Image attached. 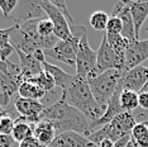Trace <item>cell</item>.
<instances>
[{
    "mask_svg": "<svg viewBox=\"0 0 148 147\" xmlns=\"http://www.w3.org/2000/svg\"><path fill=\"white\" fill-rule=\"evenodd\" d=\"M39 121L51 122L56 129L57 136L65 132H77L89 137L94 132L89 119L62 99L55 104L46 106L39 115Z\"/></svg>",
    "mask_w": 148,
    "mask_h": 147,
    "instance_id": "cell-1",
    "label": "cell"
},
{
    "mask_svg": "<svg viewBox=\"0 0 148 147\" xmlns=\"http://www.w3.org/2000/svg\"><path fill=\"white\" fill-rule=\"evenodd\" d=\"M61 99L65 100L69 105L81 112L89 119L90 124L100 119L105 113V109H103L97 104L94 98L87 79L76 74L69 86L62 90Z\"/></svg>",
    "mask_w": 148,
    "mask_h": 147,
    "instance_id": "cell-2",
    "label": "cell"
},
{
    "mask_svg": "<svg viewBox=\"0 0 148 147\" xmlns=\"http://www.w3.org/2000/svg\"><path fill=\"white\" fill-rule=\"evenodd\" d=\"M137 123L133 112H123L118 114L110 123L103 126L101 128H97L87 138L95 145H99L104 139H112L113 142H116L122 137L130 136Z\"/></svg>",
    "mask_w": 148,
    "mask_h": 147,
    "instance_id": "cell-3",
    "label": "cell"
},
{
    "mask_svg": "<svg viewBox=\"0 0 148 147\" xmlns=\"http://www.w3.org/2000/svg\"><path fill=\"white\" fill-rule=\"evenodd\" d=\"M124 74L125 72L112 69L106 70L105 72L99 74L94 78L87 79L94 98L103 109H106L108 102L114 95V93L116 91Z\"/></svg>",
    "mask_w": 148,
    "mask_h": 147,
    "instance_id": "cell-4",
    "label": "cell"
},
{
    "mask_svg": "<svg viewBox=\"0 0 148 147\" xmlns=\"http://www.w3.org/2000/svg\"><path fill=\"white\" fill-rule=\"evenodd\" d=\"M96 51L90 47L87 41V33H85L79 42L76 55V75L90 79L97 75L96 72Z\"/></svg>",
    "mask_w": 148,
    "mask_h": 147,
    "instance_id": "cell-5",
    "label": "cell"
},
{
    "mask_svg": "<svg viewBox=\"0 0 148 147\" xmlns=\"http://www.w3.org/2000/svg\"><path fill=\"white\" fill-rule=\"evenodd\" d=\"M22 70L19 65L12 63L8 61V72L3 74L0 72V104L1 106H8L10 98L15 91L19 90V86L23 84V79L21 75Z\"/></svg>",
    "mask_w": 148,
    "mask_h": 147,
    "instance_id": "cell-6",
    "label": "cell"
},
{
    "mask_svg": "<svg viewBox=\"0 0 148 147\" xmlns=\"http://www.w3.org/2000/svg\"><path fill=\"white\" fill-rule=\"evenodd\" d=\"M39 4L46 12L47 18L53 23V34L61 41H71L73 37L71 34V29H70V23L67 18L63 15V13L60 10L57 6L52 4L49 0H39Z\"/></svg>",
    "mask_w": 148,
    "mask_h": 147,
    "instance_id": "cell-7",
    "label": "cell"
},
{
    "mask_svg": "<svg viewBox=\"0 0 148 147\" xmlns=\"http://www.w3.org/2000/svg\"><path fill=\"white\" fill-rule=\"evenodd\" d=\"M42 18H47V16L46 12L39 4V0H21L13 14L9 16V19L14 22V25H22L28 21Z\"/></svg>",
    "mask_w": 148,
    "mask_h": 147,
    "instance_id": "cell-8",
    "label": "cell"
},
{
    "mask_svg": "<svg viewBox=\"0 0 148 147\" xmlns=\"http://www.w3.org/2000/svg\"><path fill=\"white\" fill-rule=\"evenodd\" d=\"M80 39L73 38L71 41H61L60 39L58 43L53 48L46 49L45 55L56 60V61L63 62L69 66L76 67V55H77V47H79Z\"/></svg>",
    "mask_w": 148,
    "mask_h": 147,
    "instance_id": "cell-9",
    "label": "cell"
},
{
    "mask_svg": "<svg viewBox=\"0 0 148 147\" xmlns=\"http://www.w3.org/2000/svg\"><path fill=\"white\" fill-rule=\"evenodd\" d=\"M14 106L19 113V118H16V121L31 123V124H36L39 122V115L46 108L39 100L25 99L21 96L15 99Z\"/></svg>",
    "mask_w": 148,
    "mask_h": 147,
    "instance_id": "cell-10",
    "label": "cell"
},
{
    "mask_svg": "<svg viewBox=\"0 0 148 147\" xmlns=\"http://www.w3.org/2000/svg\"><path fill=\"white\" fill-rule=\"evenodd\" d=\"M148 82V67L147 66H137L134 69H130L123 75L122 80L119 82V86L123 90H132L139 94Z\"/></svg>",
    "mask_w": 148,
    "mask_h": 147,
    "instance_id": "cell-11",
    "label": "cell"
},
{
    "mask_svg": "<svg viewBox=\"0 0 148 147\" xmlns=\"http://www.w3.org/2000/svg\"><path fill=\"white\" fill-rule=\"evenodd\" d=\"M97 58H96V72L99 74L105 72L106 70H119V62H118V57L114 52V49L110 47L108 43L106 34L104 33L100 47L97 48Z\"/></svg>",
    "mask_w": 148,
    "mask_h": 147,
    "instance_id": "cell-12",
    "label": "cell"
},
{
    "mask_svg": "<svg viewBox=\"0 0 148 147\" xmlns=\"http://www.w3.org/2000/svg\"><path fill=\"white\" fill-rule=\"evenodd\" d=\"M112 16H118L120 21L123 22V32L122 36L129 42L137 41L136 37V29H134V23L132 19V14H130V9L128 5V1H118L116 5L113 9Z\"/></svg>",
    "mask_w": 148,
    "mask_h": 147,
    "instance_id": "cell-13",
    "label": "cell"
},
{
    "mask_svg": "<svg viewBox=\"0 0 148 147\" xmlns=\"http://www.w3.org/2000/svg\"><path fill=\"white\" fill-rule=\"evenodd\" d=\"M147 58H148V39H143V41L138 39V41L129 43L125 52L128 71L130 69L140 66V63L146 61Z\"/></svg>",
    "mask_w": 148,
    "mask_h": 147,
    "instance_id": "cell-14",
    "label": "cell"
},
{
    "mask_svg": "<svg viewBox=\"0 0 148 147\" xmlns=\"http://www.w3.org/2000/svg\"><path fill=\"white\" fill-rule=\"evenodd\" d=\"M15 49V52L18 53V57H19V66H21V75H22V79H23V82L25 81H31L32 79H34L36 76H38L39 74L43 71V67H42V63L33 57L32 55H27L21 49Z\"/></svg>",
    "mask_w": 148,
    "mask_h": 147,
    "instance_id": "cell-15",
    "label": "cell"
},
{
    "mask_svg": "<svg viewBox=\"0 0 148 147\" xmlns=\"http://www.w3.org/2000/svg\"><path fill=\"white\" fill-rule=\"evenodd\" d=\"M49 147H99L77 132H65L56 136Z\"/></svg>",
    "mask_w": 148,
    "mask_h": 147,
    "instance_id": "cell-16",
    "label": "cell"
},
{
    "mask_svg": "<svg viewBox=\"0 0 148 147\" xmlns=\"http://www.w3.org/2000/svg\"><path fill=\"white\" fill-rule=\"evenodd\" d=\"M127 1L130 9V14H132V19L134 23V29H136V37L138 41L140 28L143 27L148 18V1H133V0H127Z\"/></svg>",
    "mask_w": 148,
    "mask_h": 147,
    "instance_id": "cell-17",
    "label": "cell"
},
{
    "mask_svg": "<svg viewBox=\"0 0 148 147\" xmlns=\"http://www.w3.org/2000/svg\"><path fill=\"white\" fill-rule=\"evenodd\" d=\"M56 129L48 121H39L34 124V137L43 146L49 147L53 139L56 138Z\"/></svg>",
    "mask_w": 148,
    "mask_h": 147,
    "instance_id": "cell-18",
    "label": "cell"
},
{
    "mask_svg": "<svg viewBox=\"0 0 148 147\" xmlns=\"http://www.w3.org/2000/svg\"><path fill=\"white\" fill-rule=\"evenodd\" d=\"M42 67L45 71H47L53 78V80H55V82H56V86H60L62 90L69 86V84L72 81L73 76H75V75H71V74L65 72L62 69H60L58 66L48 63L47 61L42 63Z\"/></svg>",
    "mask_w": 148,
    "mask_h": 147,
    "instance_id": "cell-19",
    "label": "cell"
},
{
    "mask_svg": "<svg viewBox=\"0 0 148 147\" xmlns=\"http://www.w3.org/2000/svg\"><path fill=\"white\" fill-rule=\"evenodd\" d=\"M15 126L13 128L12 132V137L14 139V142H23L25 139L34 137V124L31 123H25V122H19L15 119Z\"/></svg>",
    "mask_w": 148,
    "mask_h": 147,
    "instance_id": "cell-20",
    "label": "cell"
},
{
    "mask_svg": "<svg viewBox=\"0 0 148 147\" xmlns=\"http://www.w3.org/2000/svg\"><path fill=\"white\" fill-rule=\"evenodd\" d=\"M19 96L25 99H33V100H41L45 96L46 91L43 90L41 86H38L34 82L31 81H25L19 86Z\"/></svg>",
    "mask_w": 148,
    "mask_h": 147,
    "instance_id": "cell-21",
    "label": "cell"
},
{
    "mask_svg": "<svg viewBox=\"0 0 148 147\" xmlns=\"http://www.w3.org/2000/svg\"><path fill=\"white\" fill-rule=\"evenodd\" d=\"M120 105H122L123 112H133L139 106L138 103V93L132 90H122L119 96Z\"/></svg>",
    "mask_w": 148,
    "mask_h": 147,
    "instance_id": "cell-22",
    "label": "cell"
},
{
    "mask_svg": "<svg viewBox=\"0 0 148 147\" xmlns=\"http://www.w3.org/2000/svg\"><path fill=\"white\" fill-rule=\"evenodd\" d=\"M130 137L140 147H148V124L146 122H138L133 128Z\"/></svg>",
    "mask_w": 148,
    "mask_h": 147,
    "instance_id": "cell-23",
    "label": "cell"
},
{
    "mask_svg": "<svg viewBox=\"0 0 148 147\" xmlns=\"http://www.w3.org/2000/svg\"><path fill=\"white\" fill-rule=\"evenodd\" d=\"M109 19H110V15L108 13H105L104 10H96L95 13L91 14L89 22H90V25L95 31H106V25Z\"/></svg>",
    "mask_w": 148,
    "mask_h": 147,
    "instance_id": "cell-24",
    "label": "cell"
},
{
    "mask_svg": "<svg viewBox=\"0 0 148 147\" xmlns=\"http://www.w3.org/2000/svg\"><path fill=\"white\" fill-rule=\"evenodd\" d=\"M31 82H34V84H37L38 86H41L46 93L51 91V90L56 86V82H55V80H53V78L47 71H45V70H43L38 76H36L34 79H32Z\"/></svg>",
    "mask_w": 148,
    "mask_h": 147,
    "instance_id": "cell-25",
    "label": "cell"
},
{
    "mask_svg": "<svg viewBox=\"0 0 148 147\" xmlns=\"http://www.w3.org/2000/svg\"><path fill=\"white\" fill-rule=\"evenodd\" d=\"M37 31H38L39 36L42 37H48L53 34V23L49 21L48 18H42L38 21V24H37Z\"/></svg>",
    "mask_w": 148,
    "mask_h": 147,
    "instance_id": "cell-26",
    "label": "cell"
},
{
    "mask_svg": "<svg viewBox=\"0 0 148 147\" xmlns=\"http://www.w3.org/2000/svg\"><path fill=\"white\" fill-rule=\"evenodd\" d=\"M122 32H123V22L118 16H110L105 33H108V34H122Z\"/></svg>",
    "mask_w": 148,
    "mask_h": 147,
    "instance_id": "cell-27",
    "label": "cell"
},
{
    "mask_svg": "<svg viewBox=\"0 0 148 147\" xmlns=\"http://www.w3.org/2000/svg\"><path fill=\"white\" fill-rule=\"evenodd\" d=\"M14 126H15V122L10 118V115L1 117V118H0V135L10 136Z\"/></svg>",
    "mask_w": 148,
    "mask_h": 147,
    "instance_id": "cell-28",
    "label": "cell"
},
{
    "mask_svg": "<svg viewBox=\"0 0 148 147\" xmlns=\"http://www.w3.org/2000/svg\"><path fill=\"white\" fill-rule=\"evenodd\" d=\"M18 0H0V10L4 14V18H9L18 5Z\"/></svg>",
    "mask_w": 148,
    "mask_h": 147,
    "instance_id": "cell-29",
    "label": "cell"
},
{
    "mask_svg": "<svg viewBox=\"0 0 148 147\" xmlns=\"http://www.w3.org/2000/svg\"><path fill=\"white\" fill-rule=\"evenodd\" d=\"M19 29V25H14L13 24L12 27L9 28H5V29H0V47L4 45H8L10 43V39H12V36Z\"/></svg>",
    "mask_w": 148,
    "mask_h": 147,
    "instance_id": "cell-30",
    "label": "cell"
},
{
    "mask_svg": "<svg viewBox=\"0 0 148 147\" xmlns=\"http://www.w3.org/2000/svg\"><path fill=\"white\" fill-rule=\"evenodd\" d=\"M13 51H15V49H14V46H13L12 43L1 46V47H0V60L4 62H8L9 61L8 57L13 53Z\"/></svg>",
    "mask_w": 148,
    "mask_h": 147,
    "instance_id": "cell-31",
    "label": "cell"
},
{
    "mask_svg": "<svg viewBox=\"0 0 148 147\" xmlns=\"http://www.w3.org/2000/svg\"><path fill=\"white\" fill-rule=\"evenodd\" d=\"M19 147H46V146L39 143V141L36 137H31V138H28V139H25V141L19 143Z\"/></svg>",
    "mask_w": 148,
    "mask_h": 147,
    "instance_id": "cell-32",
    "label": "cell"
},
{
    "mask_svg": "<svg viewBox=\"0 0 148 147\" xmlns=\"http://www.w3.org/2000/svg\"><path fill=\"white\" fill-rule=\"evenodd\" d=\"M14 145V139L12 136L0 135V147H12Z\"/></svg>",
    "mask_w": 148,
    "mask_h": 147,
    "instance_id": "cell-33",
    "label": "cell"
},
{
    "mask_svg": "<svg viewBox=\"0 0 148 147\" xmlns=\"http://www.w3.org/2000/svg\"><path fill=\"white\" fill-rule=\"evenodd\" d=\"M138 103L139 106L144 110H148V93H139L138 94Z\"/></svg>",
    "mask_w": 148,
    "mask_h": 147,
    "instance_id": "cell-34",
    "label": "cell"
},
{
    "mask_svg": "<svg viewBox=\"0 0 148 147\" xmlns=\"http://www.w3.org/2000/svg\"><path fill=\"white\" fill-rule=\"evenodd\" d=\"M32 56L37 60V61L41 62V63H43L46 61V55H45V51H43V49H37V51L33 53Z\"/></svg>",
    "mask_w": 148,
    "mask_h": 147,
    "instance_id": "cell-35",
    "label": "cell"
},
{
    "mask_svg": "<svg viewBox=\"0 0 148 147\" xmlns=\"http://www.w3.org/2000/svg\"><path fill=\"white\" fill-rule=\"evenodd\" d=\"M114 145H115V142H113L112 139H104L97 146L99 147H114Z\"/></svg>",
    "mask_w": 148,
    "mask_h": 147,
    "instance_id": "cell-36",
    "label": "cell"
},
{
    "mask_svg": "<svg viewBox=\"0 0 148 147\" xmlns=\"http://www.w3.org/2000/svg\"><path fill=\"white\" fill-rule=\"evenodd\" d=\"M9 113H10V109H5V110H3V112H0V118L4 115H9Z\"/></svg>",
    "mask_w": 148,
    "mask_h": 147,
    "instance_id": "cell-37",
    "label": "cell"
},
{
    "mask_svg": "<svg viewBox=\"0 0 148 147\" xmlns=\"http://www.w3.org/2000/svg\"><path fill=\"white\" fill-rule=\"evenodd\" d=\"M127 147H134V141L133 139H130L129 142H128V145H127Z\"/></svg>",
    "mask_w": 148,
    "mask_h": 147,
    "instance_id": "cell-38",
    "label": "cell"
},
{
    "mask_svg": "<svg viewBox=\"0 0 148 147\" xmlns=\"http://www.w3.org/2000/svg\"><path fill=\"white\" fill-rule=\"evenodd\" d=\"M1 18H4V14H3L1 10H0V19H1Z\"/></svg>",
    "mask_w": 148,
    "mask_h": 147,
    "instance_id": "cell-39",
    "label": "cell"
},
{
    "mask_svg": "<svg viewBox=\"0 0 148 147\" xmlns=\"http://www.w3.org/2000/svg\"><path fill=\"white\" fill-rule=\"evenodd\" d=\"M3 110H5V109L3 108V106H1V104H0V112H3Z\"/></svg>",
    "mask_w": 148,
    "mask_h": 147,
    "instance_id": "cell-40",
    "label": "cell"
},
{
    "mask_svg": "<svg viewBox=\"0 0 148 147\" xmlns=\"http://www.w3.org/2000/svg\"><path fill=\"white\" fill-rule=\"evenodd\" d=\"M146 31L148 32V23H147V25H146Z\"/></svg>",
    "mask_w": 148,
    "mask_h": 147,
    "instance_id": "cell-41",
    "label": "cell"
},
{
    "mask_svg": "<svg viewBox=\"0 0 148 147\" xmlns=\"http://www.w3.org/2000/svg\"><path fill=\"white\" fill-rule=\"evenodd\" d=\"M134 147H140V146H138V145H137V143H134Z\"/></svg>",
    "mask_w": 148,
    "mask_h": 147,
    "instance_id": "cell-42",
    "label": "cell"
},
{
    "mask_svg": "<svg viewBox=\"0 0 148 147\" xmlns=\"http://www.w3.org/2000/svg\"><path fill=\"white\" fill-rule=\"evenodd\" d=\"M146 123H147V124H148V121H147V122H146Z\"/></svg>",
    "mask_w": 148,
    "mask_h": 147,
    "instance_id": "cell-43",
    "label": "cell"
}]
</instances>
